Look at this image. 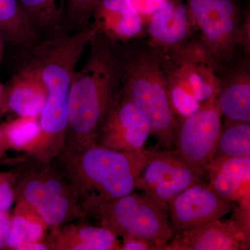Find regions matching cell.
I'll use <instances>...</instances> for the list:
<instances>
[{
    "label": "cell",
    "instance_id": "cell-1",
    "mask_svg": "<svg viewBox=\"0 0 250 250\" xmlns=\"http://www.w3.org/2000/svg\"><path fill=\"white\" fill-rule=\"evenodd\" d=\"M100 31L98 23H88L70 34L58 33L26 47L24 65L37 72L47 91L41 113L40 136L27 151L41 164L49 165L65 147L67 102L72 77L81 57Z\"/></svg>",
    "mask_w": 250,
    "mask_h": 250
},
{
    "label": "cell",
    "instance_id": "cell-2",
    "mask_svg": "<svg viewBox=\"0 0 250 250\" xmlns=\"http://www.w3.org/2000/svg\"><path fill=\"white\" fill-rule=\"evenodd\" d=\"M88 47L86 62L72 77L67 102L65 147L75 151L96 144L123 82V62L112 41L100 31Z\"/></svg>",
    "mask_w": 250,
    "mask_h": 250
},
{
    "label": "cell",
    "instance_id": "cell-3",
    "mask_svg": "<svg viewBox=\"0 0 250 250\" xmlns=\"http://www.w3.org/2000/svg\"><path fill=\"white\" fill-rule=\"evenodd\" d=\"M152 149L122 152L97 144L81 151L65 147L57 157L61 172L77 192L83 216L134 191Z\"/></svg>",
    "mask_w": 250,
    "mask_h": 250
},
{
    "label": "cell",
    "instance_id": "cell-4",
    "mask_svg": "<svg viewBox=\"0 0 250 250\" xmlns=\"http://www.w3.org/2000/svg\"><path fill=\"white\" fill-rule=\"evenodd\" d=\"M155 54L175 116L187 118L217 98L223 84L218 62L202 41H187Z\"/></svg>",
    "mask_w": 250,
    "mask_h": 250
},
{
    "label": "cell",
    "instance_id": "cell-5",
    "mask_svg": "<svg viewBox=\"0 0 250 250\" xmlns=\"http://www.w3.org/2000/svg\"><path fill=\"white\" fill-rule=\"evenodd\" d=\"M121 91L147 118L158 143L167 150H174L178 121L155 53L143 52L123 62Z\"/></svg>",
    "mask_w": 250,
    "mask_h": 250
},
{
    "label": "cell",
    "instance_id": "cell-6",
    "mask_svg": "<svg viewBox=\"0 0 250 250\" xmlns=\"http://www.w3.org/2000/svg\"><path fill=\"white\" fill-rule=\"evenodd\" d=\"M92 216L117 236H131L164 250L174 238L168 210L146 194L131 192L100 206Z\"/></svg>",
    "mask_w": 250,
    "mask_h": 250
},
{
    "label": "cell",
    "instance_id": "cell-7",
    "mask_svg": "<svg viewBox=\"0 0 250 250\" xmlns=\"http://www.w3.org/2000/svg\"><path fill=\"white\" fill-rule=\"evenodd\" d=\"M25 174L16 188V204L34 210L47 228L55 229L83 216L77 192L62 172L43 165Z\"/></svg>",
    "mask_w": 250,
    "mask_h": 250
},
{
    "label": "cell",
    "instance_id": "cell-8",
    "mask_svg": "<svg viewBox=\"0 0 250 250\" xmlns=\"http://www.w3.org/2000/svg\"><path fill=\"white\" fill-rule=\"evenodd\" d=\"M202 42L216 59L225 62L241 43V24L232 0H187Z\"/></svg>",
    "mask_w": 250,
    "mask_h": 250
},
{
    "label": "cell",
    "instance_id": "cell-9",
    "mask_svg": "<svg viewBox=\"0 0 250 250\" xmlns=\"http://www.w3.org/2000/svg\"><path fill=\"white\" fill-rule=\"evenodd\" d=\"M205 173L206 171L188 164L174 150L158 151L153 148L135 188L168 210L171 200L200 182Z\"/></svg>",
    "mask_w": 250,
    "mask_h": 250
},
{
    "label": "cell",
    "instance_id": "cell-10",
    "mask_svg": "<svg viewBox=\"0 0 250 250\" xmlns=\"http://www.w3.org/2000/svg\"><path fill=\"white\" fill-rule=\"evenodd\" d=\"M220 116L216 98H213L193 114L178 121L175 152L188 164L207 172L221 134Z\"/></svg>",
    "mask_w": 250,
    "mask_h": 250
},
{
    "label": "cell",
    "instance_id": "cell-11",
    "mask_svg": "<svg viewBox=\"0 0 250 250\" xmlns=\"http://www.w3.org/2000/svg\"><path fill=\"white\" fill-rule=\"evenodd\" d=\"M150 134L147 118L121 90L100 128L96 144L113 150L136 152L144 149Z\"/></svg>",
    "mask_w": 250,
    "mask_h": 250
},
{
    "label": "cell",
    "instance_id": "cell-12",
    "mask_svg": "<svg viewBox=\"0 0 250 250\" xmlns=\"http://www.w3.org/2000/svg\"><path fill=\"white\" fill-rule=\"evenodd\" d=\"M233 205L232 201L199 182L188 188L169 203L171 228L174 235L200 228L223 218Z\"/></svg>",
    "mask_w": 250,
    "mask_h": 250
},
{
    "label": "cell",
    "instance_id": "cell-13",
    "mask_svg": "<svg viewBox=\"0 0 250 250\" xmlns=\"http://www.w3.org/2000/svg\"><path fill=\"white\" fill-rule=\"evenodd\" d=\"M250 231L235 220H214L174 235L165 250H238L247 249Z\"/></svg>",
    "mask_w": 250,
    "mask_h": 250
},
{
    "label": "cell",
    "instance_id": "cell-14",
    "mask_svg": "<svg viewBox=\"0 0 250 250\" xmlns=\"http://www.w3.org/2000/svg\"><path fill=\"white\" fill-rule=\"evenodd\" d=\"M193 25L187 4L166 0L151 15L147 31L159 49L168 48L188 40Z\"/></svg>",
    "mask_w": 250,
    "mask_h": 250
},
{
    "label": "cell",
    "instance_id": "cell-15",
    "mask_svg": "<svg viewBox=\"0 0 250 250\" xmlns=\"http://www.w3.org/2000/svg\"><path fill=\"white\" fill-rule=\"evenodd\" d=\"M206 170L210 177L208 187L220 196L239 203L250 196V158H214Z\"/></svg>",
    "mask_w": 250,
    "mask_h": 250
},
{
    "label": "cell",
    "instance_id": "cell-16",
    "mask_svg": "<svg viewBox=\"0 0 250 250\" xmlns=\"http://www.w3.org/2000/svg\"><path fill=\"white\" fill-rule=\"evenodd\" d=\"M93 16L100 32L112 42L131 40L142 33V16L130 0H101Z\"/></svg>",
    "mask_w": 250,
    "mask_h": 250
},
{
    "label": "cell",
    "instance_id": "cell-17",
    "mask_svg": "<svg viewBox=\"0 0 250 250\" xmlns=\"http://www.w3.org/2000/svg\"><path fill=\"white\" fill-rule=\"evenodd\" d=\"M52 250H121L118 236L104 227L67 225L52 229L46 241Z\"/></svg>",
    "mask_w": 250,
    "mask_h": 250
},
{
    "label": "cell",
    "instance_id": "cell-18",
    "mask_svg": "<svg viewBox=\"0 0 250 250\" xmlns=\"http://www.w3.org/2000/svg\"><path fill=\"white\" fill-rule=\"evenodd\" d=\"M10 111L18 116L40 118L47 99V91L40 77L27 65L15 75L7 90Z\"/></svg>",
    "mask_w": 250,
    "mask_h": 250
},
{
    "label": "cell",
    "instance_id": "cell-19",
    "mask_svg": "<svg viewBox=\"0 0 250 250\" xmlns=\"http://www.w3.org/2000/svg\"><path fill=\"white\" fill-rule=\"evenodd\" d=\"M217 106L228 121L250 122V77L247 70H241L222 84L216 98Z\"/></svg>",
    "mask_w": 250,
    "mask_h": 250
},
{
    "label": "cell",
    "instance_id": "cell-20",
    "mask_svg": "<svg viewBox=\"0 0 250 250\" xmlns=\"http://www.w3.org/2000/svg\"><path fill=\"white\" fill-rule=\"evenodd\" d=\"M0 31L24 48L39 41V33L24 16L18 0H0Z\"/></svg>",
    "mask_w": 250,
    "mask_h": 250
},
{
    "label": "cell",
    "instance_id": "cell-21",
    "mask_svg": "<svg viewBox=\"0 0 250 250\" xmlns=\"http://www.w3.org/2000/svg\"><path fill=\"white\" fill-rule=\"evenodd\" d=\"M47 227L34 210L16 204L5 250H17L22 245L42 241Z\"/></svg>",
    "mask_w": 250,
    "mask_h": 250
},
{
    "label": "cell",
    "instance_id": "cell-22",
    "mask_svg": "<svg viewBox=\"0 0 250 250\" xmlns=\"http://www.w3.org/2000/svg\"><path fill=\"white\" fill-rule=\"evenodd\" d=\"M220 156L250 158V125L248 123L228 121L222 128L214 158Z\"/></svg>",
    "mask_w": 250,
    "mask_h": 250
},
{
    "label": "cell",
    "instance_id": "cell-23",
    "mask_svg": "<svg viewBox=\"0 0 250 250\" xmlns=\"http://www.w3.org/2000/svg\"><path fill=\"white\" fill-rule=\"evenodd\" d=\"M60 1L18 0L24 16L37 31L59 28L64 20L63 6Z\"/></svg>",
    "mask_w": 250,
    "mask_h": 250
},
{
    "label": "cell",
    "instance_id": "cell-24",
    "mask_svg": "<svg viewBox=\"0 0 250 250\" xmlns=\"http://www.w3.org/2000/svg\"><path fill=\"white\" fill-rule=\"evenodd\" d=\"M1 126L10 149L27 152L40 136L41 127L39 118L19 116L14 121Z\"/></svg>",
    "mask_w": 250,
    "mask_h": 250
},
{
    "label": "cell",
    "instance_id": "cell-25",
    "mask_svg": "<svg viewBox=\"0 0 250 250\" xmlns=\"http://www.w3.org/2000/svg\"><path fill=\"white\" fill-rule=\"evenodd\" d=\"M101 0H63L64 20L77 29L88 24Z\"/></svg>",
    "mask_w": 250,
    "mask_h": 250
},
{
    "label": "cell",
    "instance_id": "cell-26",
    "mask_svg": "<svg viewBox=\"0 0 250 250\" xmlns=\"http://www.w3.org/2000/svg\"><path fill=\"white\" fill-rule=\"evenodd\" d=\"M15 182L14 174L0 172V211L9 212L16 201Z\"/></svg>",
    "mask_w": 250,
    "mask_h": 250
},
{
    "label": "cell",
    "instance_id": "cell-27",
    "mask_svg": "<svg viewBox=\"0 0 250 250\" xmlns=\"http://www.w3.org/2000/svg\"><path fill=\"white\" fill-rule=\"evenodd\" d=\"M123 243L121 250H156L152 242L140 237L123 236Z\"/></svg>",
    "mask_w": 250,
    "mask_h": 250
},
{
    "label": "cell",
    "instance_id": "cell-28",
    "mask_svg": "<svg viewBox=\"0 0 250 250\" xmlns=\"http://www.w3.org/2000/svg\"><path fill=\"white\" fill-rule=\"evenodd\" d=\"M131 4L143 16H149L156 11L166 0H130Z\"/></svg>",
    "mask_w": 250,
    "mask_h": 250
},
{
    "label": "cell",
    "instance_id": "cell-29",
    "mask_svg": "<svg viewBox=\"0 0 250 250\" xmlns=\"http://www.w3.org/2000/svg\"><path fill=\"white\" fill-rule=\"evenodd\" d=\"M11 215L9 212L0 211V250H5L11 229Z\"/></svg>",
    "mask_w": 250,
    "mask_h": 250
},
{
    "label": "cell",
    "instance_id": "cell-30",
    "mask_svg": "<svg viewBox=\"0 0 250 250\" xmlns=\"http://www.w3.org/2000/svg\"><path fill=\"white\" fill-rule=\"evenodd\" d=\"M244 46L247 52H250V17L246 18L241 24V43Z\"/></svg>",
    "mask_w": 250,
    "mask_h": 250
},
{
    "label": "cell",
    "instance_id": "cell-31",
    "mask_svg": "<svg viewBox=\"0 0 250 250\" xmlns=\"http://www.w3.org/2000/svg\"><path fill=\"white\" fill-rule=\"evenodd\" d=\"M10 111L8 104L7 90L0 83V118L7 114Z\"/></svg>",
    "mask_w": 250,
    "mask_h": 250
},
{
    "label": "cell",
    "instance_id": "cell-32",
    "mask_svg": "<svg viewBox=\"0 0 250 250\" xmlns=\"http://www.w3.org/2000/svg\"><path fill=\"white\" fill-rule=\"evenodd\" d=\"M49 247L47 243L42 241L34 242L22 245L17 250H48Z\"/></svg>",
    "mask_w": 250,
    "mask_h": 250
},
{
    "label": "cell",
    "instance_id": "cell-33",
    "mask_svg": "<svg viewBox=\"0 0 250 250\" xmlns=\"http://www.w3.org/2000/svg\"><path fill=\"white\" fill-rule=\"evenodd\" d=\"M9 149V143H8L7 140L6 139L4 131L0 126V160L4 157Z\"/></svg>",
    "mask_w": 250,
    "mask_h": 250
},
{
    "label": "cell",
    "instance_id": "cell-34",
    "mask_svg": "<svg viewBox=\"0 0 250 250\" xmlns=\"http://www.w3.org/2000/svg\"><path fill=\"white\" fill-rule=\"evenodd\" d=\"M0 53H1V43H0Z\"/></svg>",
    "mask_w": 250,
    "mask_h": 250
}]
</instances>
